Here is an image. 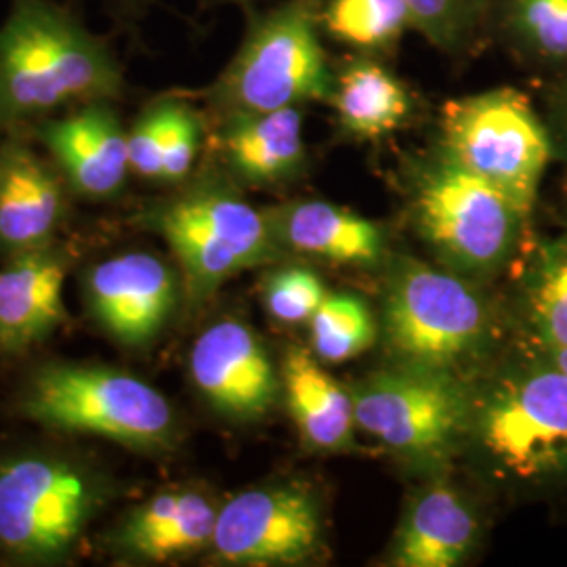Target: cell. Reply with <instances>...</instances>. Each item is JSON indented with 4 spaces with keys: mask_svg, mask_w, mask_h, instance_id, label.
Wrapping results in <instances>:
<instances>
[{
    "mask_svg": "<svg viewBox=\"0 0 567 567\" xmlns=\"http://www.w3.org/2000/svg\"><path fill=\"white\" fill-rule=\"evenodd\" d=\"M122 93L121 63L107 42L53 0H11L0 25V128Z\"/></svg>",
    "mask_w": 567,
    "mask_h": 567,
    "instance_id": "cell-1",
    "label": "cell"
},
{
    "mask_svg": "<svg viewBox=\"0 0 567 567\" xmlns=\"http://www.w3.org/2000/svg\"><path fill=\"white\" fill-rule=\"evenodd\" d=\"M114 496L112 480L79 458L28 452L0 461V550L18 564L70 559Z\"/></svg>",
    "mask_w": 567,
    "mask_h": 567,
    "instance_id": "cell-2",
    "label": "cell"
},
{
    "mask_svg": "<svg viewBox=\"0 0 567 567\" xmlns=\"http://www.w3.org/2000/svg\"><path fill=\"white\" fill-rule=\"evenodd\" d=\"M18 408L47 429L97 435L135 452L166 450L177 429L163 393L114 365H41L30 372Z\"/></svg>",
    "mask_w": 567,
    "mask_h": 567,
    "instance_id": "cell-3",
    "label": "cell"
},
{
    "mask_svg": "<svg viewBox=\"0 0 567 567\" xmlns=\"http://www.w3.org/2000/svg\"><path fill=\"white\" fill-rule=\"evenodd\" d=\"M332 89L313 2L286 0L250 20L236 58L210 86V103L227 118L330 102Z\"/></svg>",
    "mask_w": 567,
    "mask_h": 567,
    "instance_id": "cell-4",
    "label": "cell"
},
{
    "mask_svg": "<svg viewBox=\"0 0 567 567\" xmlns=\"http://www.w3.org/2000/svg\"><path fill=\"white\" fill-rule=\"evenodd\" d=\"M145 224L168 243L196 299L276 255L269 217L217 182L198 183L166 200Z\"/></svg>",
    "mask_w": 567,
    "mask_h": 567,
    "instance_id": "cell-5",
    "label": "cell"
},
{
    "mask_svg": "<svg viewBox=\"0 0 567 567\" xmlns=\"http://www.w3.org/2000/svg\"><path fill=\"white\" fill-rule=\"evenodd\" d=\"M444 154L501 189L529 215L553 143L526 95L494 89L452 100L442 110Z\"/></svg>",
    "mask_w": 567,
    "mask_h": 567,
    "instance_id": "cell-6",
    "label": "cell"
},
{
    "mask_svg": "<svg viewBox=\"0 0 567 567\" xmlns=\"http://www.w3.org/2000/svg\"><path fill=\"white\" fill-rule=\"evenodd\" d=\"M486 326L480 297L440 269L404 264L389 284L386 341L405 365L446 370L482 344Z\"/></svg>",
    "mask_w": 567,
    "mask_h": 567,
    "instance_id": "cell-7",
    "label": "cell"
},
{
    "mask_svg": "<svg viewBox=\"0 0 567 567\" xmlns=\"http://www.w3.org/2000/svg\"><path fill=\"white\" fill-rule=\"evenodd\" d=\"M414 215L426 240L465 267L501 264L527 217L501 189L446 154L419 177Z\"/></svg>",
    "mask_w": 567,
    "mask_h": 567,
    "instance_id": "cell-8",
    "label": "cell"
},
{
    "mask_svg": "<svg viewBox=\"0 0 567 567\" xmlns=\"http://www.w3.org/2000/svg\"><path fill=\"white\" fill-rule=\"evenodd\" d=\"M489 458L519 480L567 473V374L553 364L513 377L480 421Z\"/></svg>",
    "mask_w": 567,
    "mask_h": 567,
    "instance_id": "cell-9",
    "label": "cell"
},
{
    "mask_svg": "<svg viewBox=\"0 0 567 567\" xmlns=\"http://www.w3.org/2000/svg\"><path fill=\"white\" fill-rule=\"evenodd\" d=\"M355 423L405 458H437L466 423V395L446 370L404 365L355 386Z\"/></svg>",
    "mask_w": 567,
    "mask_h": 567,
    "instance_id": "cell-10",
    "label": "cell"
},
{
    "mask_svg": "<svg viewBox=\"0 0 567 567\" xmlns=\"http://www.w3.org/2000/svg\"><path fill=\"white\" fill-rule=\"evenodd\" d=\"M320 540V515L295 487H255L219 508L213 555L229 566H290Z\"/></svg>",
    "mask_w": 567,
    "mask_h": 567,
    "instance_id": "cell-11",
    "label": "cell"
},
{
    "mask_svg": "<svg viewBox=\"0 0 567 567\" xmlns=\"http://www.w3.org/2000/svg\"><path fill=\"white\" fill-rule=\"evenodd\" d=\"M82 297L93 322L133 349L161 334L177 303V280L156 255L122 252L86 269Z\"/></svg>",
    "mask_w": 567,
    "mask_h": 567,
    "instance_id": "cell-12",
    "label": "cell"
},
{
    "mask_svg": "<svg viewBox=\"0 0 567 567\" xmlns=\"http://www.w3.org/2000/svg\"><path fill=\"white\" fill-rule=\"evenodd\" d=\"M189 372L204 400L229 419L264 416L280 391L264 343L238 320H219L204 330L192 349Z\"/></svg>",
    "mask_w": 567,
    "mask_h": 567,
    "instance_id": "cell-13",
    "label": "cell"
},
{
    "mask_svg": "<svg viewBox=\"0 0 567 567\" xmlns=\"http://www.w3.org/2000/svg\"><path fill=\"white\" fill-rule=\"evenodd\" d=\"M39 140L76 194L93 200L121 194L131 173L128 131L112 102L84 103L63 118L41 122Z\"/></svg>",
    "mask_w": 567,
    "mask_h": 567,
    "instance_id": "cell-14",
    "label": "cell"
},
{
    "mask_svg": "<svg viewBox=\"0 0 567 567\" xmlns=\"http://www.w3.org/2000/svg\"><path fill=\"white\" fill-rule=\"evenodd\" d=\"M217 515L198 489L163 492L131 508L107 534V547L131 564H168L210 547Z\"/></svg>",
    "mask_w": 567,
    "mask_h": 567,
    "instance_id": "cell-15",
    "label": "cell"
},
{
    "mask_svg": "<svg viewBox=\"0 0 567 567\" xmlns=\"http://www.w3.org/2000/svg\"><path fill=\"white\" fill-rule=\"evenodd\" d=\"M70 255L53 244L11 255L0 269V349L20 353L68 320L63 284Z\"/></svg>",
    "mask_w": 567,
    "mask_h": 567,
    "instance_id": "cell-16",
    "label": "cell"
},
{
    "mask_svg": "<svg viewBox=\"0 0 567 567\" xmlns=\"http://www.w3.org/2000/svg\"><path fill=\"white\" fill-rule=\"evenodd\" d=\"M65 200L60 175L25 143L0 147V248L16 255L53 244Z\"/></svg>",
    "mask_w": 567,
    "mask_h": 567,
    "instance_id": "cell-17",
    "label": "cell"
},
{
    "mask_svg": "<svg viewBox=\"0 0 567 567\" xmlns=\"http://www.w3.org/2000/svg\"><path fill=\"white\" fill-rule=\"evenodd\" d=\"M219 147L229 171L246 183L288 179L303 163V116L299 107L227 116Z\"/></svg>",
    "mask_w": 567,
    "mask_h": 567,
    "instance_id": "cell-18",
    "label": "cell"
},
{
    "mask_svg": "<svg viewBox=\"0 0 567 567\" xmlns=\"http://www.w3.org/2000/svg\"><path fill=\"white\" fill-rule=\"evenodd\" d=\"M269 221L278 240L334 264H372L381 255V229L334 204H290L269 217Z\"/></svg>",
    "mask_w": 567,
    "mask_h": 567,
    "instance_id": "cell-19",
    "label": "cell"
},
{
    "mask_svg": "<svg viewBox=\"0 0 567 567\" xmlns=\"http://www.w3.org/2000/svg\"><path fill=\"white\" fill-rule=\"evenodd\" d=\"M330 102L341 126L358 140L385 137L404 126L412 112L404 82L370 58L344 63L334 79Z\"/></svg>",
    "mask_w": 567,
    "mask_h": 567,
    "instance_id": "cell-20",
    "label": "cell"
},
{
    "mask_svg": "<svg viewBox=\"0 0 567 567\" xmlns=\"http://www.w3.org/2000/svg\"><path fill=\"white\" fill-rule=\"evenodd\" d=\"M284 391L301 435L320 450H341L355 425L353 398L301 349L284 360Z\"/></svg>",
    "mask_w": 567,
    "mask_h": 567,
    "instance_id": "cell-21",
    "label": "cell"
},
{
    "mask_svg": "<svg viewBox=\"0 0 567 567\" xmlns=\"http://www.w3.org/2000/svg\"><path fill=\"white\" fill-rule=\"evenodd\" d=\"M477 524L461 496L446 486L431 487L410 508L395 548L404 567L456 566L475 540Z\"/></svg>",
    "mask_w": 567,
    "mask_h": 567,
    "instance_id": "cell-22",
    "label": "cell"
},
{
    "mask_svg": "<svg viewBox=\"0 0 567 567\" xmlns=\"http://www.w3.org/2000/svg\"><path fill=\"white\" fill-rule=\"evenodd\" d=\"M326 32L358 51H386L414 28L405 0H328Z\"/></svg>",
    "mask_w": 567,
    "mask_h": 567,
    "instance_id": "cell-23",
    "label": "cell"
},
{
    "mask_svg": "<svg viewBox=\"0 0 567 567\" xmlns=\"http://www.w3.org/2000/svg\"><path fill=\"white\" fill-rule=\"evenodd\" d=\"M527 311L547 351L567 347V238L540 250L527 282Z\"/></svg>",
    "mask_w": 567,
    "mask_h": 567,
    "instance_id": "cell-24",
    "label": "cell"
},
{
    "mask_svg": "<svg viewBox=\"0 0 567 567\" xmlns=\"http://www.w3.org/2000/svg\"><path fill=\"white\" fill-rule=\"evenodd\" d=\"M309 326L316 355L334 364L358 358L377 337L374 318L364 301L344 295H326Z\"/></svg>",
    "mask_w": 567,
    "mask_h": 567,
    "instance_id": "cell-25",
    "label": "cell"
},
{
    "mask_svg": "<svg viewBox=\"0 0 567 567\" xmlns=\"http://www.w3.org/2000/svg\"><path fill=\"white\" fill-rule=\"evenodd\" d=\"M505 30L529 60L567 63V0H508Z\"/></svg>",
    "mask_w": 567,
    "mask_h": 567,
    "instance_id": "cell-26",
    "label": "cell"
},
{
    "mask_svg": "<svg viewBox=\"0 0 567 567\" xmlns=\"http://www.w3.org/2000/svg\"><path fill=\"white\" fill-rule=\"evenodd\" d=\"M412 23L442 51H458L477 28L486 0H405Z\"/></svg>",
    "mask_w": 567,
    "mask_h": 567,
    "instance_id": "cell-27",
    "label": "cell"
},
{
    "mask_svg": "<svg viewBox=\"0 0 567 567\" xmlns=\"http://www.w3.org/2000/svg\"><path fill=\"white\" fill-rule=\"evenodd\" d=\"M264 299L267 311L278 322L303 324L324 301V284L305 267H286L265 282Z\"/></svg>",
    "mask_w": 567,
    "mask_h": 567,
    "instance_id": "cell-28",
    "label": "cell"
},
{
    "mask_svg": "<svg viewBox=\"0 0 567 567\" xmlns=\"http://www.w3.org/2000/svg\"><path fill=\"white\" fill-rule=\"evenodd\" d=\"M173 105L175 100L152 103L128 131L131 173L143 179L161 182L163 177L164 147L173 118Z\"/></svg>",
    "mask_w": 567,
    "mask_h": 567,
    "instance_id": "cell-29",
    "label": "cell"
},
{
    "mask_svg": "<svg viewBox=\"0 0 567 567\" xmlns=\"http://www.w3.org/2000/svg\"><path fill=\"white\" fill-rule=\"evenodd\" d=\"M203 137V122L187 103L175 100L173 118L164 147L163 177L161 182H183L196 163Z\"/></svg>",
    "mask_w": 567,
    "mask_h": 567,
    "instance_id": "cell-30",
    "label": "cell"
},
{
    "mask_svg": "<svg viewBox=\"0 0 567 567\" xmlns=\"http://www.w3.org/2000/svg\"><path fill=\"white\" fill-rule=\"evenodd\" d=\"M548 364L559 368L564 374H567V347H559V349H548Z\"/></svg>",
    "mask_w": 567,
    "mask_h": 567,
    "instance_id": "cell-31",
    "label": "cell"
},
{
    "mask_svg": "<svg viewBox=\"0 0 567 567\" xmlns=\"http://www.w3.org/2000/svg\"><path fill=\"white\" fill-rule=\"evenodd\" d=\"M559 116H561V124H564V133H566L567 140V82L561 89V95H559Z\"/></svg>",
    "mask_w": 567,
    "mask_h": 567,
    "instance_id": "cell-32",
    "label": "cell"
},
{
    "mask_svg": "<svg viewBox=\"0 0 567 567\" xmlns=\"http://www.w3.org/2000/svg\"><path fill=\"white\" fill-rule=\"evenodd\" d=\"M231 2H248V0H231Z\"/></svg>",
    "mask_w": 567,
    "mask_h": 567,
    "instance_id": "cell-33",
    "label": "cell"
}]
</instances>
